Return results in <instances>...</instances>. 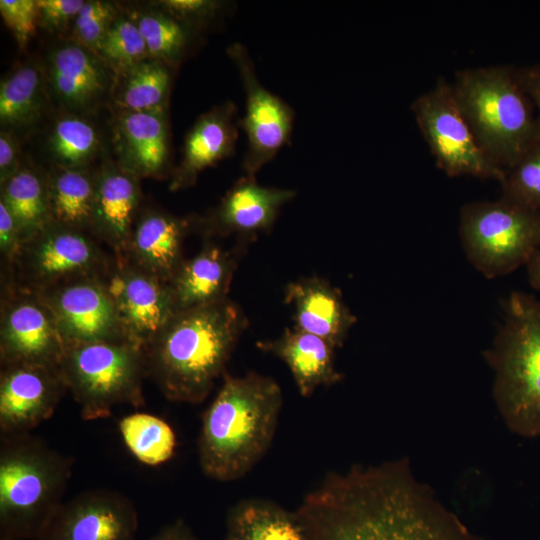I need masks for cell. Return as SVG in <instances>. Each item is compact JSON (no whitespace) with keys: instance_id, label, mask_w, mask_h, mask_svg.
I'll return each mask as SVG.
<instances>
[{"instance_id":"31","label":"cell","mask_w":540,"mask_h":540,"mask_svg":"<svg viewBox=\"0 0 540 540\" xmlns=\"http://www.w3.org/2000/svg\"><path fill=\"white\" fill-rule=\"evenodd\" d=\"M118 429L127 449L145 465L163 464L174 455L175 432L158 416L132 413L120 419Z\"/></svg>"},{"instance_id":"8","label":"cell","mask_w":540,"mask_h":540,"mask_svg":"<svg viewBox=\"0 0 540 540\" xmlns=\"http://www.w3.org/2000/svg\"><path fill=\"white\" fill-rule=\"evenodd\" d=\"M459 235L466 257L480 273L505 276L540 250V210L502 198L468 202L460 209Z\"/></svg>"},{"instance_id":"28","label":"cell","mask_w":540,"mask_h":540,"mask_svg":"<svg viewBox=\"0 0 540 540\" xmlns=\"http://www.w3.org/2000/svg\"><path fill=\"white\" fill-rule=\"evenodd\" d=\"M173 67L148 57L115 75L111 100L116 110L151 112L167 110Z\"/></svg>"},{"instance_id":"43","label":"cell","mask_w":540,"mask_h":540,"mask_svg":"<svg viewBox=\"0 0 540 540\" xmlns=\"http://www.w3.org/2000/svg\"><path fill=\"white\" fill-rule=\"evenodd\" d=\"M148 540H199L183 520H176L163 527Z\"/></svg>"},{"instance_id":"3","label":"cell","mask_w":540,"mask_h":540,"mask_svg":"<svg viewBox=\"0 0 540 540\" xmlns=\"http://www.w3.org/2000/svg\"><path fill=\"white\" fill-rule=\"evenodd\" d=\"M282 404L281 387L272 377L225 372L202 414L197 453L203 474L230 482L249 473L271 446Z\"/></svg>"},{"instance_id":"15","label":"cell","mask_w":540,"mask_h":540,"mask_svg":"<svg viewBox=\"0 0 540 540\" xmlns=\"http://www.w3.org/2000/svg\"><path fill=\"white\" fill-rule=\"evenodd\" d=\"M38 293L52 311L66 346L127 340L100 278L78 279Z\"/></svg>"},{"instance_id":"17","label":"cell","mask_w":540,"mask_h":540,"mask_svg":"<svg viewBox=\"0 0 540 540\" xmlns=\"http://www.w3.org/2000/svg\"><path fill=\"white\" fill-rule=\"evenodd\" d=\"M295 196L294 190L261 186L255 177L244 175L207 216L192 218V229L205 237L234 235L247 246L269 232L281 208Z\"/></svg>"},{"instance_id":"33","label":"cell","mask_w":540,"mask_h":540,"mask_svg":"<svg viewBox=\"0 0 540 540\" xmlns=\"http://www.w3.org/2000/svg\"><path fill=\"white\" fill-rule=\"evenodd\" d=\"M131 16L139 28L149 57L175 68L185 55L194 31L159 8Z\"/></svg>"},{"instance_id":"18","label":"cell","mask_w":540,"mask_h":540,"mask_svg":"<svg viewBox=\"0 0 540 540\" xmlns=\"http://www.w3.org/2000/svg\"><path fill=\"white\" fill-rule=\"evenodd\" d=\"M44 77L51 94L68 113L80 115L111 98L115 74L96 53L68 40L49 53Z\"/></svg>"},{"instance_id":"42","label":"cell","mask_w":540,"mask_h":540,"mask_svg":"<svg viewBox=\"0 0 540 540\" xmlns=\"http://www.w3.org/2000/svg\"><path fill=\"white\" fill-rule=\"evenodd\" d=\"M517 75L534 105L540 128V61L531 65L517 67Z\"/></svg>"},{"instance_id":"14","label":"cell","mask_w":540,"mask_h":540,"mask_svg":"<svg viewBox=\"0 0 540 540\" xmlns=\"http://www.w3.org/2000/svg\"><path fill=\"white\" fill-rule=\"evenodd\" d=\"M137 529L130 498L95 489L63 501L33 540H136Z\"/></svg>"},{"instance_id":"40","label":"cell","mask_w":540,"mask_h":540,"mask_svg":"<svg viewBox=\"0 0 540 540\" xmlns=\"http://www.w3.org/2000/svg\"><path fill=\"white\" fill-rule=\"evenodd\" d=\"M23 247L24 243L15 220L5 205L0 202V253L6 277L13 273Z\"/></svg>"},{"instance_id":"12","label":"cell","mask_w":540,"mask_h":540,"mask_svg":"<svg viewBox=\"0 0 540 540\" xmlns=\"http://www.w3.org/2000/svg\"><path fill=\"white\" fill-rule=\"evenodd\" d=\"M227 54L239 72L246 97V112L239 122L248 142L242 167L245 176L255 177L289 142L294 112L259 82L246 47L234 43L228 47Z\"/></svg>"},{"instance_id":"9","label":"cell","mask_w":540,"mask_h":540,"mask_svg":"<svg viewBox=\"0 0 540 540\" xmlns=\"http://www.w3.org/2000/svg\"><path fill=\"white\" fill-rule=\"evenodd\" d=\"M410 109L437 168L447 176L502 180L504 171L481 150L449 81L439 77L412 101Z\"/></svg>"},{"instance_id":"41","label":"cell","mask_w":540,"mask_h":540,"mask_svg":"<svg viewBox=\"0 0 540 540\" xmlns=\"http://www.w3.org/2000/svg\"><path fill=\"white\" fill-rule=\"evenodd\" d=\"M22 167L19 143L15 133L2 129L0 133V184Z\"/></svg>"},{"instance_id":"20","label":"cell","mask_w":540,"mask_h":540,"mask_svg":"<svg viewBox=\"0 0 540 540\" xmlns=\"http://www.w3.org/2000/svg\"><path fill=\"white\" fill-rule=\"evenodd\" d=\"M140 201L139 179L116 162L105 160L95 174L92 234L117 257L125 256Z\"/></svg>"},{"instance_id":"36","label":"cell","mask_w":540,"mask_h":540,"mask_svg":"<svg viewBox=\"0 0 540 540\" xmlns=\"http://www.w3.org/2000/svg\"><path fill=\"white\" fill-rule=\"evenodd\" d=\"M119 10L108 1H85L75 17L70 40L97 53L100 44Z\"/></svg>"},{"instance_id":"2","label":"cell","mask_w":540,"mask_h":540,"mask_svg":"<svg viewBox=\"0 0 540 540\" xmlns=\"http://www.w3.org/2000/svg\"><path fill=\"white\" fill-rule=\"evenodd\" d=\"M247 326L229 298L177 312L144 349L147 373L169 401L199 404L224 375Z\"/></svg>"},{"instance_id":"38","label":"cell","mask_w":540,"mask_h":540,"mask_svg":"<svg viewBox=\"0 0 540 540\" xmlns=\"http://www.w3.org/2000/svg\"><path fill=\"white\" fill-rule=\"evenodd\" d=\"M0 14L19 47L24 48L39 25L37 0H1Z\"/></svg>"},{"instance_id":"29","label":"cell","mask_w":540,"mask_h":540,"mask_svg":"<svg viewBox=\"0 0 540 540\" xmlns=\"http://www.w3.org/2000/svg\"><path fill=\"white\" fill-rule=\"evenodd\" d=\"M0 202L15 220L24 244L52 223L46 174L34 168L23 166L1 184Z\"/></svg>"},{"instance_id":"5","label":"cell","mask_w":540,"mask_h":540,"mask_svg":"<svg viewBox=\"0 0 540 540\" xmlns=\"http://www.w3.org/2000/svg\"><path fill=\"white\" fill-rule=\"evenodd\" d=\"M486 360L494 373L493 397L510 431L540 438V300L511 292Z\"/></svg>"},{"instance_id":"35","label":"cell","mask_w":540,"mask_h":540,"mask_svg":"<svg viewBox=\"0 0 540 540\" xmlns=\"http://www.w3.org/2000/svg\"><path fill=\"white\" fill-rule=\"evenodd\" d=\"M500 184V198L526 209L540 210V138L504 171Z\"/></svg>"},{"instance_id":"22","label":"cell","mask_w":540,"mask_h":540,"mask_svg":"<svg viewBox=\"0 0 540 540\" xmlns=\"http://www.w3.org/2000/svg\"><path fill=\"white\" fill-rule=\"evenodd\" d=\"M246 245L233 249L207 242L192 258L185 259L168 282L176 313L211 305L228 298L239 257Z\"/></svg>"},{"instance_id":"19","label":"cell","mask_w":540,"mask_h":540,"mask_svg":"<svg viewBox=\"0 0 540 540\" xmlns=\"http://www.w3.org/2000/svg\"><path fill=\"white\" fill-rule=\"evenodd\" d=\"M116 163L139 180L161 179L170 171L167 110L128 112L116 110L112 121Z\"/></svg>"},{"instance_id":"7","label":"cell","mask_w":540,"mask_h":540,"mask_svg":"<svg viewBox=\"0 0 540 540\" xmlns=\"http://www.w3.org/2000/svg\"><path fill=\"white\" fill-rule=\"evenodd\" d=\"M58 370L84 420L107 418L121 404L144 405L145 353L126 339L67 345Z\"/></svg>"},{"instance_id":"25","label":"cell","mask_w":540,"mask_h":540,"mask_svg":"<svg viewBox=\"0 0 540 540\" xmlns=\"http://www.w3.org/2000/svg\"><path fill=\"white\" fill-rule=\"evenodd\" d=\"M256 346L282 360L291 372L303 397H310L319 387L334 385L342 380L335 364L336 348L316 335L286 328L275 339L260 340Z\"/></svg>"},{"instance_id":"32","label":"cell","mask_w":540,"mask_h":540,"mask_svg":"<svg viewBox=\"0 0 540 540\" xmlns=\"http://www.w3.org/2000/svg\"><path fill=\"white\" fill-rule=\"evenodd\" d=\"M47 146L54 166L88 168L100 150V138L91 122L68 113L54 122Z\"/></svg>"},{"instance_id":"21","label":"cell","mask_w":540,"mask_h":540,"mask_svg":"<svg viewBox=\"0 0 540 540\" xmlns=\"http://www.w3.org/2000/svg\"><path fill=\"white\" fill-rule=\"evenodd\" d=\"M192 229L184 219L157 209L139 213L125 256L129 263L168 283L184 262L183 240Z\"/></svg>"},{"instance_id":"10","label":"cell","mask_w":540,"mask_h":540,"mask_svg":"<svg viewBox=\"0 0 540 540\" xmlns=\"http://www.w3.org/2000/svg\"><path fill=\"white\" fill-rule=\"evenodd\" d=\"M100 242L88 232L51 223L24 244L13 273L5 278L36 292L83 278H100L110 266Z\"/></svg>"},{"instance_id":"1","label":"cell","mask_w":540,"mask_h":540,"mask_svg":"<svg viewBox=\"0 0 540 540\" xmlns=\"http://www.w3.org/2000/svg\"><path fill=\"white\" fill-rule=\"evenodd\" d=\"M295 512L308 540H485L414 477L406 459L330 472Z\"/></svg>"},{"instance_id":"30","label":"cell","mask_w":540,"mask_h":540,"mask_svg":"<svg viewBox=\"0 0 540 540\" xmlns=\"http://www.w3.org/2000/svg\"><path fill=\"white\" fill-rule=\"evenodd\" d=\"M45 102L43 71L33 63L18 66L1 81V127L13 133L32 127L42 117Z\"/></svg>"},{"instance_id":"16","label":"cell","mask_w":540,"mask_h":540,"mask_svg":"<svg viewBox=\"0 0 540 540\" xmlns=\"http://www.w3.org/2000/svg\"><path fill=\"white\" fill-rule=\"evenodd\" d=\"M65 391L58 368L32 363L1 365L0 436L30 433L54 414Z\"/></svg>"},{"instance_id":"11","label":"cell","mask_w":540,"mask_h":540,"mask_svg":"<svg viewBox=\"0 0 540 540\" xmlns=\"http://www.w3.org/2000/svg\"><path fill=\"white\" fill-rule=\"evenodd\" d=\"M3 295L1 365L32 363L58 368L66 343L41 295L12 281H5Z\"/></svg>"},{"instance_id":"4","label":"cell","mask_w":540,"mask_h":540,"mask_svg":"<svg viewBox=\"0 0 540 540\" xmlns=\"http://www.w3.org/2000/svg\"><path fill=\"white\" fill-rule=\"evenodd\" d=\"M456 102L487 158L505 171L540 138L534 105L517 67L486 65L455 72Z\"/></svg>"},{"instance_id":"34","label":"cell","mask_w":540,"mask_h":540,"mask_svg":"<svg viewBox=\"0 0 540 540\" xmlns=\"http://www.w3.org/2000/svg\"><path fill=\"white\" fill-rule=\"evenodd\" d=\"M96 54L115 75L149 57L135 20L121 12L110 25Z\"/></svg>"},{"instance_id":"37","label":"cell","mask_w":540,"mask_h":540,"mask_svg":"<svg viewBox=\"0 0 540 540\" xmlns=\"http://www.w3.org/2000/svg\"><path fill=\"white\" fill-rule=\"evenodd\" d=\"M155 3L157 8L193 31L207 26L223 12L224 7L222 2L211 0H162Z\"/></svg>"},{"instance_id":"6","label":"cell","mask_w":540,"mask_h":540,"mask_svg":"<svg viewBox=\"0 0 540 540\" xmlns=\"http://www.w3.org/2000/svg\"><path fill=\"white\" fill-rule=\"evenodd\" d=\"M0 438V540H33L63 502L73 459L30 433Z\"/></svg>"},{"instance_id":"26","label":"cell","mask_w":540,"mask_h":540,"mask_svg":"<svg viewBox=\"0 0 540 540\" xmlns=\"http://www.w3.org/2000/svg\"><path fill=\"white\" fill-rule=\"evenodd\" d=\"M223 540H308L295 511L267 499L248 498L227 512Z\"/></svg>"},{"instance_id":"23","label":"cell","mask_w":540,"mask_h":540,"mask_svg":"<svg viewBox=\"0 0 540 540\" xmlns=\"http://www.w3.org/2000/svg\"><path fill=\"white\" fill-rule=\"evenodd\" d=\"M284 300L293 311V328L323 338L336 349L343 346L357 321L341 291L319 276L288 283Z\"/></svg>"},{"instance_id":"13","label":"cell","mask_w":540,"mask_h":540,"mask_svg":"<svg viewBox=\"0 0 540 540\" xmlns=\"http://www.w3.org/2000/svg\"><path fill=\"white\" fill-rule=\"evenodd\" d=\"M125 337L143 350L176 313L169 285L113 255L100 277Z\"/></svg>"},{"instance_id":"27","label":"cell","mask_w":540,"mask_h":540,"mask_svg":"<svg viewBox=\"0 0 540 540\" xmlns=\"http://www.w3.org/2000/svg\"><path fill=\"white\" fill-rule=\"evenodd\" d=\"M46 182L52 223L92 234L95 174L54 166Z\"/></svg>"},{"instance_id":"44","label":"cell","mask_w":540,"mask_h":540,"mask_svg":"<svg viewBox=\"0 0 540 540\" xmlns=\"http://www.w3.org/2000/svg\"><path fill=\"white\" fill-rule=\"evenodd\" d=\"M525 267L531 287L540 290V250L531 256Z\"/></svg>"},{"instance_id":"24","label":"cell","mask_w":540,"mask_h":540,"mask_svg":"<svg viewBox=\"0 0 540 540\" xmlns=\"http://www.w3.org/2000/svg\"><path fill=\"white\" fill-rule=\"evenodd\" d=\"M236 114L233 102L225 101L197 119L185 138L182 159L171 173V190L191 187L203 170L233 153L238 138Z\"/></svg>"},{"instance_id":"39","label":"cell","mask_w":540,"mask_h":540,"mask_svg":"<svg viewBox=\"0 0 540 540\" xmlns=\"http://www.w3.org/2000/svg\"><path fill=\"white\" fill-rule=\"evenodd\" d=\"M83 0H37L38 23L50 33H62L82 8Z\"/></svg>"}]
</instances>
